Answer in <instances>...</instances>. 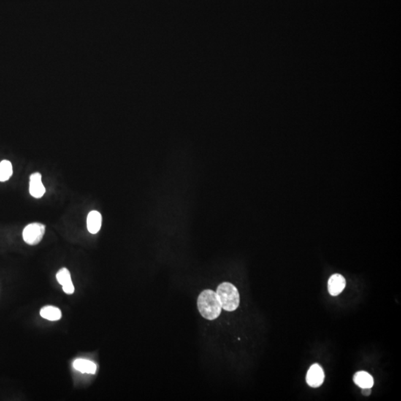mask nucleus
<instances>
[{"instance_id":"f257e3e1","label":"nucleus","mask_w":401,"mask_h":401,"mask_svg":"<svg viewBox=\"0 0 401 401\" xmlns=\"http://www.w3.org/2000/svg\"><path fill=\"white\" fill-rule=\"evenodd\" d=\"M197 304L199 313L206 320H214L221 315V304L216 292L212 290L202 291L198 298Z\"/></svg>"},{"instance_id":"f03ea898","label":"nucleus","mask_w":401,"mask_h":401,"mask_svg":"<svg viewBox=\"0 0 401 401\" xmlns=\"http://www.w3.org/2000/svg\"><path fill=\"white\" fill-rule=\"evenodd\" d=\"M217 296L221 308L227 311H234L240 303V296L235 285L230 283L220 284L217 288Z\"/></svg>"},{"instance_id":"7ed1b4c3","label":"nucleus","mask_w":401,"mask_h":401,"mask_svg":"<svg viewBox=\"0 0 401 401\" xmlns=\"http://www.w3.org/2000/svg\"><path fill=\"white\" fill-rule=\"evenodd\" d=\"M45 233V225L38 222L31 223L24 228L23 240L29 245H38L42 241Z\"/></svg>"},{"instance_id":"20e7f679","label":"nucleus","mask_w":401,"mask_h":401,"mask_svg":"<svg viewBox=\"0 0 401 401\" xmlns=\"http://www.w3.org/2000/svg\"><path fill=\"white\" fill-rule=\"evenodd\" d=\"M325 374L323 368L319 364H314L307 371L306 381L310 387H320L324 382Z\"/></svg>"},{"instance_id":"39448f33","label":"nucleus","mask_w":401,"mask_h":401,"mask_svg":"<svg viewBox=\"0 0 401 401\" xmlns=\"http://www.w3.org/2000/svg\"><path fill=\"white\" fill-rule=\"evenodd\" d=\"M29 192L31 196L35 199H40L45 194L46 188L39 172H34L30 176Z\"/></svg>"},{"instance_id":"423d86ee","label":"nucleus","mask_w":401,"mask_h":401,"mask_svg":"<svg viewBox=\"0 0 401 401\" xmlns=\"http://www.w3.org/2000/svg\"><path fill=\"white\" fill-rule=\"evenodd\" d=\"M346 282L341 274H336L331 276L328 283V290L331 296H338L345 289Z\"/></svg>"},{"instance_id":"0eeeda50","label":"nucleus","mask_w":401,"mask_h":401,"mask_svg":"<svg viewBox=\"0 0 401 401\" xmlns=\"http://www.w3.org/2000/svg\"><path fill=\"white\" fill-rule=\"evenodd\" d=\"M57 280L63 287V291L67 294H72L74 292V286L71 280V274L66 268L60 269L56 274Z\"/></svg>"},{"instance_id":"6e6552de","label":"nucleus","mask_w":401,"mask_h":401,"mask_svg":"<svg viewBox=\"0 0 401 401\" xmlns=\"http://www.w3.org/2000/svg\"><path fill=\"white\" fill-rule=\"evenodd\" d=\"M87 228L88 232L92 234H96L99 232L102 225V215L99 212L93 210L87 216Z\"/></svg>"},{"instance_id":"1a4fd4ad","label":"nucleus","mask_w":401,"mask_h":401,"mask_svg":"<svg viewBox=\"0 0 401 401\" xmlns=\"http://www.w3.org/2000/svg\"><path fill=\"white\" fill-rule=\"evenodd\" d=\"M73 367L81 373L95 375L96 373L97 366L95 363L85 359H77L73 363Z\"/></svg>"},{"instance_id":"9d476101","label":"nucleus","mask_w":401,"mask_h":401,"mask_svg":"<svg viewBox=\"0 0 401 401\" xmlns=\"http://www.w3.org/2000/svg\"><path fill=\"white\" fill-rule=\"evenodd\" d=\"M353 380H354L355 384L361 387V389L372 388V386H374V379L372 375L368 372H364V371L357 372Z\"/></svg>"},{"instance_id":"9b49d317","label":"nucleus","mask_w":401,"mask_h":401,"mask_svg":"<svg viewBox=\"0 0 401 401\" xmlns=\"http://www.w3.org/2000/svg\"><path fill=\"white\" fill-rule=\"evenodd\" d=\"M40 316L50 321H58L62 318V312L58 307L48 305L42 307Z\"/></svg>"},{"instance_id":"f8f14e48","label":"nucleus","mask_w":401,"mask_h":401,"mask_svg":"<svg viewBox=\"0 0 401 401\" xmlns=\"http://www.w3.org/2000/svg\"><path fill=\"white\" fill-rule=\"evenodd\" d=\"M13 175V166L11 161L3 160L0 162V182L9 181Z\"/></svg>"},{"instance_id":"ddd939ff","label":"nucleus","mask_w":401,"mask_h":401,"mask_svg":"<svg viewBox=\"0 0 401 401\" xmlns=\"http://www.w3.org/2000/svg\"><path fill=\"white\" fill-rule=\"evenodd\" d=\"M372 393V388H364L362 389V394L365 396H369Z\"/></svg>"}]
</instances>
